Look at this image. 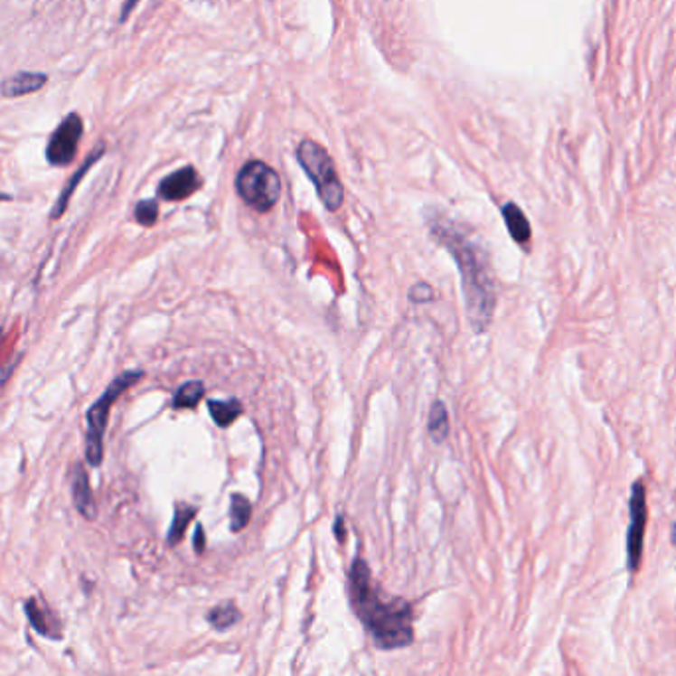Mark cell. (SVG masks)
I'll return each instance as SVG.
<instances>
[{
  "label": "cell",
  "instance_id": "cell-1",
  "mask_svg": "<svg viewBox=\"0 0 676 676\" xmlns=\"http://www.w3.org/2000/svg\"><path fill=\"white\" fill-rule=\"evenodd\" d=\"M431 236L446 248L457 263L463 283L465 313L471 329L481 334L491 326L496 307V283L489 253L481 241L459 221L439 214L437 210L427 212Z\"/></svg>",
  "mask_w": 676,
  "mask_h": 676
},
{
  "label": "cell",
  "instance_id": "cell-2",
  "mask_svg": "<svg viewBox=\"0 0 676 676\" xmlns=\"http://www.w3.org/2000/svg\"><path fill=\"white\" fill-rule=\"evenodd\" d=\"M352 606L366 629L382 649L404 647L414 639L411 633V607L401 599H384L372 587L370 569L362 559H356L351 569Z\"/></svg>",
  "mask_w": 676,
  "mask_h": 676
},
{
  "label": "cell",
  "instance_id": "cell-3",
  "mask_svg": "<svg viewBox=\"0 0 676 676\" xmlns=\"http://www.w3.org/2000/svg\"><path fill=\"white\" fill-rule=\"evenodd\" d=\"M297 161L311 178L324 208L329 212H338V208L344 202V188L341 178H338L333 158L326 153L324 146L311 139L301 141V145L297 146Z\"/></svg>",
  "mask_w": 676,
  "mask_h": 676
},
{
  "label": "cell",
  "instance_id": "cell-4",
  "mask_svg": "<svg viewBox=\"0 0 676 676\" xmlns=\"http://www.w3.org/2000/svg\"><path fill=\"white\" fill-rule=\"evenodd\" d=\"M143 378H145L143 370H129V372H123L121 376L113 380V382L108 386V390H105V392L99 396V399L89 408L86 455H88L89 465H93V467H99L103 461V436H105V429H108V419H109V411L113 404L117 401L121 394H125L127 390L135 386Z\"/></svg>",
  "mask_w": 676,
  "mask_h": 676
},
{
  "label": "cell",
  "instance_id": "cell-5",
  "mask_svg": "<svg viewBox=\"0 0 676 676\" xmlns=\"http://www.w3.org/2000/svg\"><path fill=\"white\" fill-rule=\"evenodd\" d=\"M236 190L248 206L259 210V212H269L281 196V178L269 164L249 161L239 168Z\"/></svg>",
  "mask_w": 676,
  "mask_h": 676
},
{
  "label": "cell",
  "instance_id": "cell-6",
  "mask_svg": "<svg viewBox=\"0 0 676 676\" xmlns=\"http://www.w3.org/2000/svg\"><path fill=\"white\" fill-rule=\"evenodd\" d=\"M83 136V119L78 113H70L63 119L56 131L52 133L48 146H46V158L52 166H66L73 163L76 158L80 141Z\"/></svg>",
  "mask_w": 676,
  "mask_h": 676
},
{
  "label": "cell",
  "instance_id": "cell-7",
  "mask_svg": "<svg viewBox=\"0 0 676 676\" xmlns=\"http://www.w3.org/2000/svg\"><path fill=\"white\" fill-rule=\"evenodd\" d=\"M631 522H629V532H627V564L629 569L639 568L641 554H643V538H645V526H647V491L645 484L637 481L633 484L631 491Z\"/></svg>",
  "mask_w": 676,
  "mask_h": 676
},
{
  "label": "cell",
  "instance_id": "cell-8",
  "mask_svg": "<svg viewBox=\"0 0 676 676\" xmlns=\"http://www.w3.org/2000/svg\"><path fill=\"white\" fill-rule=\"evenodd\" d=\"M202 186V181L196 173L194 166H184L181 171H176L173 174H168L163 178V183L158 184V196L163 200H171V202H176V200H186L188 196H192L196 190Z\"/></svg>",
  "mask_w": 676,
  "mask_h": 676
},
{
  "label": "cell",
  "instance_id": "cell-9",
  "mask_svg": "<svg viewBox=\"0 0 676 676\" xmlns=\"http://www.w3.org/2000/svg\"><path fill=\"white\" fill-rule=\"evenodd\" d=\"M48 83V76L42 71H18L14 76L3 81L0 93L5 98H24V95L36 93Z\"/></svg>",
  "mask_w": 676,
  "mask_h": 676
},
{
  "label": "cell",
  "instance_id": "cell-10",
  "mask_svg": "<svg viewBox=\"0 0 676 676\" xmlns=\"http://www.w3.org/2000/svg\"><path fill=\"white\" fill-rule=\"evenodd\" d=\"M71 494H73V504H76V509L81 512V516H86V519H89V521L95 519L98 509H95L93 493H91V487H89V477H88L86 469H83L80 463L76 465V467H73Z\"/></svg>",
  "mask_w": 676,
  "mask_h": 676
},
{
  "label": "cell",
  "instance_id": "cell-11",
  "mask_svg": "<svg viewBox=\"0 0 676 676\" xmlns=\"http://www.w3.org/2000/svg\"><path fill=\"white\" fill-rule=\"evenodd\" d=\"M502 220L506 228H509V234L511 238L516 241V244L521 246H526L530 244V238H532V230H530V221H528V218L524 216L522 210L509 202L502 206Z\"/></svg>",
  "mask_w": 676,
  "mask_h": 676
},
{
  "label": "cell",
  "instance_id": "cell-12",
  "mask_svg": "<svg viewBox=\"0 0 676 676\" xmlns=\"http://www.w3.org/2000/svg\"><path fill=\"white\" fill-rule=\"evenodd\" d=\"M103 153H105V149H103V146H99V149H98V151H95V153H91V155L88 156V161L81 164V168H80V171H78L76 174H73V176L70 178L68 186L61 190V194H60V198H58V202H56V206H54V212H52V218H60V216H61L63 212H66V208H68V204H70V198H71V194H73V190H76V188H78V184L81 183V178H83V176H86V174H88V171H89V168H91V166H93L95 163H98V161H99V158L103 156Z\"/></svg>",
  "mask_w": 676,
  "mask_h": 676
},
{
  "label": "cell",
  "instance_id": "cell-13",
  "mask_svg": "<svg viewBox=\"0 0 676 676\" xmlns=\"http://www.w3.org/2000/svg\"><path fill=\"white\" fill-rule=\"evenodd\" d=\"M208 411H210V416H212L214 424L218 427H228L241 416L244 406H241V401L236 399V398H231V399H208Z\"/></svg>",
  "mask_w": 676,
  "mask_h": 676
},
{
  "label": "cell",
  "instance_id": "cell-14",
  "mask_svg": "<svg viewBox=\"0 0 676 676\" xmlns=\"http://www.w3.org/2000/svg\"><path fill=\"white\" fill-rule=\"evenodd\" d=\"M427 431L436 443H446L449 437V411L443 401H433L427 419Z\"/></svg>",
  "mask_w": 676,
  "mask_h": 676
},
{
  "label": "cell",
  "instance_id": "cell-15",
  "mask_svg": "<svg viewBox=\"0 0 676 676\" xmlns=\"http://www.w3.org/2000/svg\"><path fill=\"white\" fill-rule=\"evenodd\" d=\"M206 396V388L202 382H186L181 388L176 390V394L173 398V408L174 409H190L196 408L200 404V399Z\"/></svg>",
  "mask_w": 676,
  "mask_h": 676
},
{
  "label": "cell",
  "instance_id": "cell-16",
  "mask_svg": "<svg viewBox=\"0 0 676 676\" xmlns=\"http://www.w3.org/2000/svg\"><path fill=\"white\" fill-rule=\"evenodd\" d=\"M251 519V502L246 499L244 494L234 493L230 501V522L231 530L239 532L241 528H246Z\"/></svg>",
  "mask_w": 676,
  "mask_h": 676
},
{
  "label": "cell",
  "instance_id": "cell-17",
  "mask_svg": "<svg viewBox=\"0 0 676 676\" xmlns=\"http://www.w3.org/2000/svg\"><path fill=\"white\" fill-rule=\"evenodd\" d=\"M196 509L194 506L190 504H178L176 506V512H174V521H173V526L171 530H168V544H176L178 540H183V536L186 532V526L192 522V519L196 516Z\"/></svg>",
  "mask_w": 676,
  "mask_h": 676
},
{
  "label": "cell",
  "instance_id": "cell-18",
  "mask_svg": "<svg viewBox=\"0 0 676 676\" xmlns=\"http://www.w3.org/2000/svg\"><path fill=\"white\" fill-rule=\"evenodd\" d=\"M208 619L216 629L221 631V629L231 627L234 623L239 621V611L236 607H231V606H221V607H216L212 614H210Z\"/></svg>",
  "mask_w": 676,
  "mask_h": 676
},
{
  "label": "cell",
  "instance_id": "cell-19",
  "mask_svg": "<svg viewBox=\"0 0 676 676\" xmlns=\"http://www.w3.org/2000/svg\"><path fill=\"white\" fill-rule=\"evenodd\" d=\"M135 220L139 221L141 226L151 228L155 226V221L158 220V202L156 200H141L139 204L135 208Z\"/></svg>",
  "mask_w": 676,
  "mask_h": 676
},
{
  "label": "cell",
  "instance_id": "cell-20",
  "mask_svg": "<svg viewBox=\"0 0 676 676\" xmlns=\"http://www.w3.org/2000/svg\"><path fill=\"white\" fill-rule=\"evenodd\" d=\"M433 297H436V293H433V287L426 281L414 285V287H411V291H409V301L418 303V305L429 303V301H433Z\"/></svg>",
  "mask_w": 676,
  "mask_h": 676
},
{
  "label": "cell",
  "instance_id": "cell-21",
  "mask_svg": "<svg viewBox=\"0 0 676 676\" xmlns=\"http://www.w3.org/2000/svg\"><path fill=\"white\" fill-rule=\"evenodd\" d=\"M136 5H139V0H125V5L121 8V23H125V20L131 16V13H133Z\"/></svg>",
  "mask_w": 676,
  "mask_h": 676
},
{
  "label": "cell",
  "instance_id": "cell-22",
  "mask_svg": "<svg viewBox=\"0 0 676 676\" xmlns=\"http://www.w3.org/2000/svg\"><path fill=\"white\" fill-rule=\"evenodd\" d=\"M204 530H202V526H196V536H194V548H196V552H202L204 550Z\"/></svg>",
  "mask_w": 676,
  "mask_h": 676
},
{
  "label": "cell",
  "instance_id": "cell-23",
  "mask_svg": "<svg viewBox=\"0 0 676 676\" xmlns=\"http://www.w3.org/2000/svg\"><path fill=\"white\" fill-rule=\"evenodd\" d=\"M334 534H336V538H341V542H344V521H343V516H338V519H336V522H334Z\"/></svg>",
  "mask_w": 676,
  "mask_h": 676
},
{
  "label": "cell",
  "instance_id": "cell-24",
  "mask_svg": "<svg viewBox=\"0 0 676 676\" xmlns=\"http://www.w3.org/2000/svg\"><path fill=\"white\" fill-rule=\"evenodd\" d=\"M0 200H8V196L6 194H0Z\"/></svg>",
  "mask_w": 676,
  "mask_h": 676
}]
</instances>
